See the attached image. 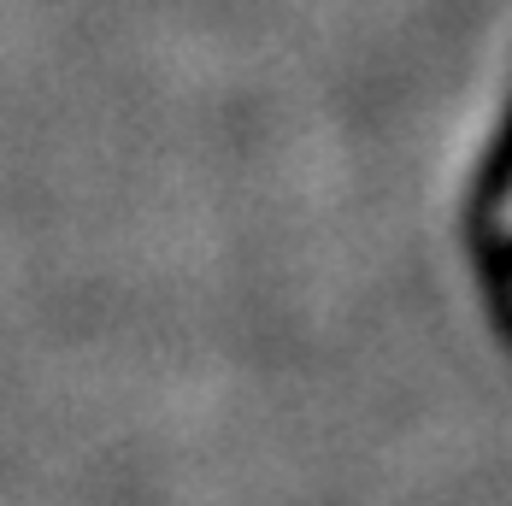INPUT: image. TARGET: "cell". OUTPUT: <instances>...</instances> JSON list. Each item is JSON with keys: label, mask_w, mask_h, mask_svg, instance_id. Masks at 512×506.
<instances>
[{"label": "cell", "mask_w": 512, "mask_h": 506, "mask_svg": "<svg viewBox=\"0 0 512 506\" xmlns=\"http://www.w3.org/2000/svg\"><path fill=\"white\" fill-rule=\"evenodd\" d=\"M465 259L495 336L512 348V89L465 195Z\"/></svg>", "instance_id": "obj_1"}]
</instances>
